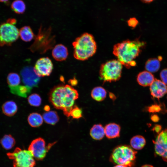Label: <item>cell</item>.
I'll return each instance as SVG.
<instances>
[{
  "label": "cell",
  "instance_id": "4316f807",
  "mask_svg": "<svg viewBox=\"0 0 167 167\" xmlns=\"http://www.w3.org/2000/svg\"><path fill=\"white\" fill-rule=\"evenodd\" d=\"M7 82L9 87L18 86L20 83V77L16 73H11L7 76Z\"/></svg>",
  "mask_w": 167,
  "mask_h": 167
},
{
  "label": "cell",
  "instance_id": "7a4b0ae2",
  "mask_svg": "<svg viewBox=\"0 0 167 167\" xmlns=\"http://www.w3.org/2000/svg\"><path fill=\"white\" fill-rule=\"evenodd\" d=\"M146 43L139 39L134 40L128 39L117 43L113 48V54L122 65L127 69L134 66L136 63L134 61L137 57Z\"/></svg>",
  "mask_w": 167,
  "mask_h": 167
},
{
  "label": "cell",
  "instance_id": "f1b7e54d",
  "mask_svg": "<svg viewBox=\"0 0 167 167\" xmlns=\"http://www.w3.org/2000/svg\"><path fill=\"white\" fill-rule=\"evenodd\" d=\"M75 119H79L82 117V111L76 105H74L70 113V116Z\"/></svg>",
  "mask_w": 167,
  "mask_h": 167
},
{
  "label": "cell",
  "instance_id": "f35d334b",
  "mask_svg": "<svg viewBox=\"0 0 167 167\" xmlns=\"http://www.w3.org/2000/svg\"><path fill=\"white\" fill-rule=\"evenodd\" d=\"M141 167H154L153 165L149 164H145L142 165Z\"/></svg>",
  "mask_w": 167,
  "mask_h": 167
},
{
  "label": "cell",
  "instance_id": "484cf974",
  "mask_svg": "<svg viewBox=\"0 0 167 167\" xmlns=\"http://www.w3.org/2000/svg\"><path fill=\"white\" fill-rule=\"evenodd\" d=\"M11 8L15 13L18 14H22L25 10L26 5L22 0H15L12 3Z\"/></svg>",
  "mask_w": 167,
  "mask_h": 167
},
{
  "label": "cell",
  "instance_id": "44dd1931",
  "mask_svg": "<svg viewBox=\"0 0 167 167\" xmlns=\"http://www.w3.org/2000/svg\"><path fill=\"white\" fill-rule=\"evenodd\" d=\"M19 36L22 40L26 42L31 41L34 37V34L29 26H25L19 30Z\"/></svg>",
  "mask_w": 167,
  "mask_h": 167
},
{
  "label": "cell",
  "instance_id": "d4e9b609",
  "mask_svg": "<svg viewBox=\"0 0 167 167\" xmlns=\"http://www.w3.org/2000/svg\"><path fill=\"white\" fill-rule=\"evenodd\" d=\"M2 147L6 150H10L15 146V141L14 138L11 135H5L0 140Z\"/></svg>",
  "mask_w": 167,
  "mask_h": 167
},
{
  "label": "cell",
  "instance_id": "d6986e66",
  "mask_svg": "<svg viewBox=\"0 0 167 167\" xmlns=\"http://www.w3.org/2000/svg\"><path fill=\"white\" fill-rule=\"evenodd\" d=\"M11 92L18 96L26 97L30 93L32 88L26 85H18L15 87H9Z\"/></svg>",
  "mask_w": 167,
  "mask_h": 167
},
{
  "label": "cell",
  "instance_id": "4dcf8cb0",
  "mask_svg": "<svg viewBox=\"0 0 167 167\" xmlns=\"http://www.w3.org/2000/svg\"><path fill=\"white\" fill-rule=\"evenodd\" d=\"M160 77L161 81L165 84H167V68L162 70L160 73Z\"/></svg>",
  "mask_w": 167,
  "mask_h": 167
},
{
  "label": "cell",
  "instance_id": "ba28073f",
  "mask_svg": "<svg viewBox=\"0 0 167 167\" xmlns=\"http://www.w3.org/2000/svg\"><path fill=\"white\" fill-rule=\"evenodd\" d=\"M55 143H50L46 146L44 140L42 138H38L31 142L28 150L34 158L38 161H41L45 158L48 150Z\"/></svg>",
  "mask_w": 167,
  "mask_h": 167
},
{
  "label": "cell",
  "instance_id": "8fae6325",
  "mask_svg": "<svg viewBox=\"0 0 167 167\" xmlns=\"http://www.w3.org/2000/svg\"><path fill=\"white\" fill-rule=\"evenodd\" d=\"M53 69L52 61L48 57L42 58L38 59L34 67L35 72L40 77L49 76Z\"/></svg>",
  "mask_w": 167,
  "mask_h": 167
},
{
  "label": "cell",
  "instance_id": "8992f818",
  "mask_svg": "<svg viewBox=\"0 0 167 167\" xmlns=\"http://www.w3.org/2000/svg\"><path fill=\"white\" fill-rule=\"evenodd\" d=\"M16 20L9 19L0 25V46L11 45L19 36V31L15 26Z\"/></svg>",
  "mask_w": 167,
  "mask_h": 167
},
{
  "label": "cell",
  "instance_id": "9c48e42d",
  "mask_svg": "<svg viewBox=\"0 0 167 167\" xmlns=\"http://www.w3.org/2000/svg\"><path fill=\"white\" fill-rule=\"evenodd\" d=\"M153 141L155 154L167 162V128L158 134Z\"/></svg>",
  "mask_w": 167,
  "mask_h": 167
},
{
  "label": "cell",
  "instance_id": "60d3db41",
  "mask_svg": "<svg viewBox=\"0 0 167 167\" xmlns=\"http://www.w3.org/2000/svg\"><path fill=\"white\" fill-rule=\"evenodd\" d=\"M9 0H0V2H6Z\"/></svg>",
  "mask_w": 167,
  "mask_h": 167
},
{
  "label": "cell",
  "instance_id": "7402d4cb",
  "mask_svg": "<svg viewBox=\"0 0 167 167\" xmlns=\"http://www.w3.org/2000/svg\"><path fill=\"white\" fill-rule=\"evenodd\" d=\"M160 59L156 58L149 59L145 64V68L151 73H154L157 71L160 66Z\"/></svg>",
  "mask_w": 167,
  "mask_h": 167
},
{
  "label": "cell",
  "instance_id": "7c38bea8",
  "mask_svg": "<svg viewBox=\"0 0 167 167\" xmlns=\"http://www.w3.org/2000/svg\"><path fill=\"white\" fill-rule=\"evenodd\" d=\"M150 90L153 97L159 99L167 93V86L161 81L155 79L150 86Z\"/></svg>",
  "mask_w": 167,
  "mask_h": 167
},
{
  "label": "cell",
  "instance_id": "4fadbf2b",
  "mask_svg": "<svg viewBox=\"0 0 167 167\" xmlns=\"http://www.w3.org/2000/svg\"><path fill=\"white\" fill-rule=\"evenodd\" d=\"M68 54L67 48L62 44L56 45L52 51V55L56 61H62L65 60Z\"/></svg>",
  "mask_w": 167,
  "mask_h": 167
},
{
  "label": "cell",
  "instance_id": "277c9868",
  "mask_svg": "<svg viewBox=\"0 0 167 167\" xmlns=\"http://www.w3.org/2000/svg\"><path fill=\"white\" fill-rule=\"evenodd\" d=\"M137 152L130 146L118 145L113 149L109 160L114 165H121L128 167H133L135 163Z\"/></svg>",
  "mask_w": 167,
  "mask_h": 167
},
{
  "label": "cell",
  "instance_id": "5b68a950",
  "mask_svg": "<svg viewBox=\"0 0 167 167\" xmlns=\"http://www.w3.org/2000/svg\"><path fill=\"white\" fill-rule=\"evenodd\" d=\"M122 65L118 60L113 59L102 64L99 75L104 83L118 80L121 77Z\"/></svg>",
  "mask_w": 167,
  "mask_h": 167
},
{
  "label": "cell",
  "instance_id": "3957f363",
  "mask_svg": "<svg viewBox=\"0 0 167 167\" xmlns=\"http://www.w3.org/2000/svg\"><path fill=\"white\" fill-rule=\"evenodd\" d=\"M73 55L76 59L87 60L96 53L97 45L94 38L91 34L85 32L77 37L72 43Z\"/></svg>",
  "mask_w": 167,
  "mask_h": 167
},
{
  "label": "cell",
  "instance_id": "ab89813d",
  "mask_svg": "<svg viewBox=\"0 0 167 167\" xmlns=\"http://www.w3.org/2000/svg\"><path fill=\"white\" fill-rule=\"evenodd\" d=\"M113 167H128L127 166L121 165H116Z\"/></svg>",
  "mask_w": 167,
  "mask_h": 167
},
{
  "label": "cell",
  "instance_id": "ffe728a7",
  "mask_svg": "<svg viewBox=\"0 0 167 167\" xmlns=\"http://www.w3.org/2000/svg\"><path fill=\"white\" fill-rule=\"evenodd\" d=\"M106 90L101 86L94 88L91 92L92 98L98 101H101L104 100L106 97Z\"/></svg>",
  "mask_w": 167,
  "mask_h": 167
},
{
  "label": "cell",
  "instance_id": "cb8c5ba5",
  "mask_svg": "<svg viewBox=\"0 0 167 167\" xmlns=\"http://www.w3.org/2000/svg\"><path fill=\"white\" fill-rule=\"evenodd\" d=\"M43 118L45 122L52 125H55L59 120L57 113L53 111H49L44 113Z\"/></svg>",
  "mask_w": 167,
  "mask_h": 167
},
{
  "label": "cell",
  "instance_id": "8d00e7d4",
  "mask_svg": "<svg viewBox=\"0 0 167 167\" xmlns=\"http://www.w3.org/2000/svg\"><path fill=\"white\" fill-rule=\"evenodd\" d=\"M154 0H140L142 2L146 3H150Z\"/></svg>",
  "mask_w": 167,
  "mask_h": 167
},
{
  "label": "cell",
  "instance_id": "f546056e",
  "mask_svg": "<svg viewBox=\"0 0 167 167\" xmlns=\"http://www.w3.org/2000/svg\"><path fill=\"white\" fill-rule=\"evenodd\" d=\"M161 110V106L157 104L152 105L147 108L148 111L152 113L159 112Z\"/></svg>",
  "mask_w": 167,
  "mask_h": 167
},
{
  "label": "cell",
  "instance_id": "603a6c76",
  "mask_svg": "<svg viewBox=\"0 0 167 167\" xmlns=\"http://www.w3.org/2000/svg\"><path fill=\"white\" fill-rule=\"evenodd\" d=\"M28 120L29 124L32 127H36L42 125L43 122L42 116L37 113H31L28 116Z\"/></svg>",
  "mask_w": 167,
  "mask_h": 167
},
{
  "label": "cell",
  "instance_id": "d6a6232c",
  "mask_svg": "<svg viewBox=\"0 0 167 167\" xmlns=\"http://www.w3.org/2000/svg\"><path fill=\"white\" fill-rule=\"evenodd\" d=\"M161 126L159 125H155L153 127L152 130L156 133L159 134L161 130Z\"/></svg>",
  "mask_w": 167,
  "mask_h": 167
},
{
  "label": "cell",
  "instance_id": "30bf717a",
  "mask_svg": "<svg viewBox=\"0 0 167 167\" xmlns=\"http://www.w3.org/2000/svg\"><path fill=\"white\" fill-rule=\"evenodd\" d=\"M20 75L22 81L26 86L31 88L37 86L40 77L36 74L32 67H24L21 70Z\"/></svg>",
  "mask_w": 167,
  "mask_h": 167
},
{
  "label": "cell",
  "instance_id": "52a82bcc",
  "mask_svg": "<svg viewBox=\"0 0 167 167\" xmlns=\"http://www.w3.org/2000/svg\"><path fill=\"white\" fill-rule=\"evenodd\" d=\"M7 155L13 161V167H35L36 162L31 153L28 150L16 148L13 152Z\"/></svg>",
  "mask_w": 167,
  "mask_h": 167
},
{
  "label": "cell",
  "instance_id": "74e56055",
  "mask_svg": "<svg viewBox=\"0 0 167 167\" xmlns=\"http://www.w3.org/2000/svg\"><path fill=\"white\" fill-rule=\"evenodd\" d=\"M44 109L45 111L48 112L49 110L50 107L48 105H45L44 108Z\"/></svg>",
  "mask_w": 167,
  "mask_h": 167
},
{
  "label": "cell",
  "instance_id": "83f0119b",
  "mask_svg": "<svg viewBox=\"0 0 167 167\" xmlns=\"http://www.w3.org/2000/svg\"><path fill=\"white\" fill-rule=\"evenodd\" d=\"M28 100L30 105L34 106H39L41 102V97L36 93H33L30 95L28 98Z\"/></svg>",
  "mask_w": 167,
  "mask_h": 167
},
{
  "label": "cell",
  "instance_id": "6da1fadb",
  "mask_svg": "<svg viewBox=\"0 0 167 167\" xmlns=\"http://www.w3.org/2000/svg\"><path fill=\"white\" fill-rule=\"evenodd\" d=\"M78 96L77 91L71 86L60 84L50 90L49 100L55 108L62 110L64 114L69 117L75 101Z\"/></svg>",
  "mask_w": 167,
  "mask_h": 167
},
{
  "label": "cell",
  "instance_id": "ac0fdd59",
  "mask_svg": "<svg viewBox=\"0 0 167 167\" xmlns=\"http://www.w3.org/2000/svg\"><path fill=\"white\" fill-rule=\"evenodd\" d=\"M146 144L145 138L139 135L133 136L130 141V146L135 150H139L142 149Z\"/></svg>",
  "mask_w": 167,
  "mask_h": 167
},
{
  "label": "cell",
  "instance_id": "e0dca14e",
  "mask_svg": "<svg viewBox=\"0 0 167 167\" xmlns=\"http://www.w3.org/2000/svg\"><path fill=\"white\" fill-rule=\"evenodd\" d=\"M90 135L93 139L101 140L105 135L104 128L100 124L94 125L90 129Z\"/></svg>",
  "mask_w": 167,
  "mask_h": 167
},
{
  "label": "cell",
  "instance_id": "2e32d148",
  "mask_svg": "<svg viewBox=\"0 0 167 167\" xmlns=\"http://www.w3.org/2000/svg\"><path fill=\"white\" fill-rule=\"evenodd\" d=\"M2 109L3 113L5 115L11 117L14 115L16 113L18 107L14 101H9L3 104Z\"/></svg>",
  "mask_w": 167,
  "mask_h": 167
},
{
  "label": "cell",
  "instance_id": "d590c367",
  "mask_svg": "<svg viewBox=\"0 0 167 167\" xmlns=\"http://www.w3.org/2000/svg\"><path fill=\"white\" fill-rule=\"evenodd\" d=\"M109 96L110 98L113 100H115L116 98L115 95L112 93L109 92Z\"/></svg>",
  "mask_w": 167,
  "mask_h": 167
},
{
  "label": "cell",
  "instance_id": "836d02e7",
  "mask_svg": "<svg viewBox=\"0 0 167 167\" xmlns=\"http://www.w3.org/2000/svg\"><path fill=\"white\" fill-rule=\"evenodd\" d=\"M151 120L154 122H158L159 120V117L156 114H153L151 116Z\"/></svg>",
  "mask_w": 167,
  "mask_h": 167
},
{
  "label": "cell",
  "instance_id": "5bb4252c",
  "mask_svg": "<svg viewBox=\"0 0 167 167\" xmlns=\"http://www.w3.org/2000/svg\"><path fill=\"white\" fill-rule=\"evenodd\" d=\"M105 134L109 139L119 137L120 135L121 127L115 123H111L106 125L105 128Z\"/></svg>",
  "mask_w": 167,
  "mask_h": 167
},
{
  "label": "cell",
  "instance_id": "1f68e13d",
  "mask_svg": "<svg viewBox=\"0 0 167 167\" xmlns=\"http://www.w3.org/2000/svg\"><path fill=\"white\" fill-rule=\"evenodd\" d=\"M128 25L132 28H135L138 24V21L135 18H130L127 21Z\"/></svg>",
  "mask_w": 167,
  "mask_h": 167
},
{
  "label": "cell",
  "instance_id": "e575fe53",
  "mask_svg": "<svg viewBox=\"0 0 167 167\" xmlns=\"http://www.w3.org/2000/svg\"><path fill=\"white\" fill-rule=\"evenodd\" d=\"M69 83L71 85L75 86L77 84L78 81L76 79H74L69 80Z\"/></svg>",
  "mask_w": 167,
  "mask_h": 167
},
{
  "label": "cell",
  "instance_id": "9a60e30c",
  "mask_svg": "<svg viewBox=\"0 0 167 167\" xmlns=\"http://www.w3.org/2000/svg\"><path fill=\"white\" fill-rule=\"evenodd\" d=\"M153 75L147 71L140 72L138 75L137 80L139 85L143 87L150 86L155 79Z\"/></svg>",
  "mask_w": 167,
  "mask_h": 167
}]
</instances>
